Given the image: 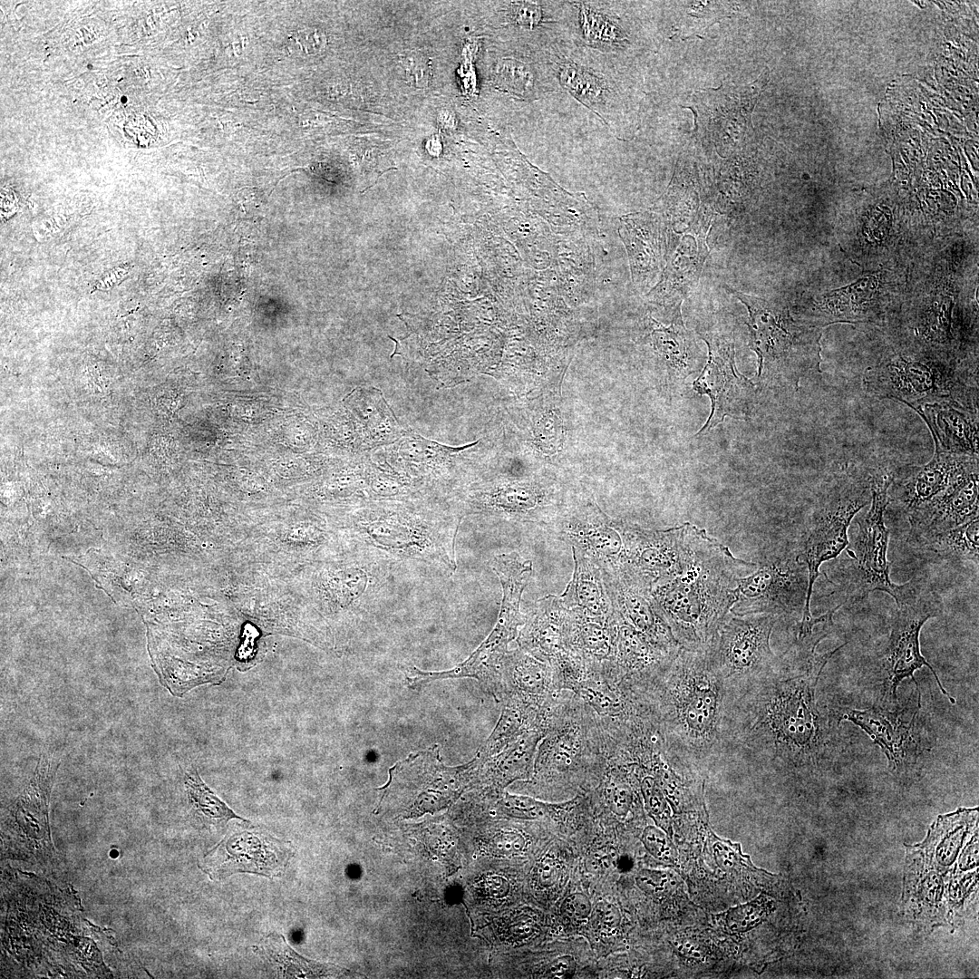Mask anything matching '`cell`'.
Here are the masks:
<instances>
[{
  "label": "cell",
  "mask_w": 979,
  "mask_h": 979,
  "mask_svg": "<svg viewBox=\"0 0 979 979\" xmlns=\"http://www.w3.org/2000/svg\"><path fill=\"white\" fill-rule=\"evenodd\" d=\"M825 628L796 636L770 670L728 699L726 755L790 771H814L829 756L830 722L816 693L820 674L841 649L819 654Z\"/></svg>",
  "instance_id": "6da1fadb"
},
{
  "label": "cell",
  "mask_w": 979,
  "mask_h": 979,
  "mask_svg": "<svg viewBox=\"0 0 979 979\" xmlns=\"http://www.w3.org/2000/svg\"><path fill=\"white\" fill-rule=\"evenodd\" d=\"M462 518L444 499L421 495L363 501L348 534L357 551L389 566L398 577H451Z\"/></svg>",
  "instance_id": "7a4b0ae2"
},
{
  "label": "cell",
  "mask_w": 979,
  "mask_h": 979,
  "mask_svg": "<svg viewBox=\"0 0 979 979\" xmlns=\"http://www.w3.org/2000/svg\"><path fill=\"white\" fill-rule=\"evenodd\" d=\"M683 571L651 591L654 606L680 646L705 652L737 600V579L756 564L734 557L703 528L683 524Z\"/></svg>",
  "instance_id": "3957f363"
},
{
  "label": "cell",
  "mask_w": 979,
  "mask_h": 979,
  "mask_svg": "<svg viewBox=\"0 0 979 979\" xmlns=\"http://www.w3.org/2000/svg\"><path fill=\"white\" fill-rule=\"evenodd\" d=\"M648 699L668 750L691 770L726 755L727 693L705 652L681 647Z\"/></svg>",
  "instance_id": "277c9868"
},
{
  "label": "cell",
  "mask_w": 979,
  "mask_h": 979,
  "mask_svg": "<svg viewBox=\"0 0 979 979\" xmlns=\"http://www.w3.org/2000/svg\"><path fill=\"white\" fill-rule=\"evenodd\" d=\"M604 763L596 713L573 692L562 691L538 744L529 780L547 785L581 783L599 777Z\"/></svg>",
  "instance_id": "5b68a950"
},
{
  "label": "cell",
  "mask_w": 979,
  "mask_h": 979,
  "mask_svg": "<svg viewBox=\"0 0 979 979\" xmlns=\"http://www.w3.org/2000/svg\"><path fill=\"white\" fill-rule=\"evenodd\" d=\"M490 565L503 590L500 611L492 632L469 658L449 671L424 672L412 667L407 676L411 687L435 680L471 677L480 682L495 699L502 701L504 660L509 644L516 638L519 626L526 620L519 611V603L532 573V564L512 552L495 556Z\"/></svg>",
  "instance_id": "8992f818"
},
{
  "label": "cell",
  "mask_w": 979,
  "mask_h": 979,
  "mask_svg": "<svg viewBox=\"0 0 979 979\" xmlns=\"http://www.w3.org/2000/svg\"><path fill=\"white\" fill-rule=\"evenodd\" d=\"M749 312L750 347L758 355V382L771 387L795 388L801 377L819 371V336L796 325L788 314L769 301L725 286Z\"/></svg>",
  "instance_id": "52a82bcc"
},
{
  "label": "cell",
  "mask_w": 979,
  "mask_h": 979,
  "mask_svg": "<svg viewBox=\"0 0 979 979\" xmlns=\"http://www.w3.org/2000/svg\"><path fill=\"white\" fill-rule=\"evenodd\" d=\"M871 505L857 519V528L843 551L836 573V593L843 602H859L871 592L882 591L895 596L897 585L890 579L887 552L889 531L884 516L889 504L888 490L895 474L877 469L868 476Z\"/></svg>",
  "instance_id": "ba28073f"
},
{
  "label": "cell",
  "mask_w": 979,
  "mask_h": 979,
  "mask_svg": "<svg viewBox=\"0 0 979 979\" xmlns=\"http://www.w3.org/2000/svg\"><path fill=\"white\" fill-rule=\"evenodd\" d=\"M978 374L961 364L936 359L927 362L900 354L866 370V392L879 399L897 400L913 407L929 399L949 396L978 409Z\"/></svg>",
  "instance_id": "9c48e42d"
},
{
  "label": "cell",
  "mask_w": 979,
  "mask_h": 979,
  "mask_svg": "<svg viewBox=\"0 0 979 979\" xmlns=\"http://www.w3.org/2000/svg\"><path fill=\"white\" fill-rule=\"evenodd\" d=\"M870 501L868 479L845 473L831 482L817 503L800 541L796 545L798 556L809 573L805 607L798 625H808L814 618L810 612V598L820 566L838 557L845 549L852 519Z\"/></svg>",
  "instance_id": "30bf717a"
},
{
  "label": "cell",
  "mask_w": 979,
  "mask_h": 979,
  "mask_svg": "<svg viewBox=\"0 0 979 979\" xmlns=\"http://www.w3.org/2000/svg\"><path fill=\"white\" fill-rule=\"evenodd\" d=\"M893 598L897 608L892 616L891 630L880 663L885 694L896 699L898 685L903 680L911 677L917 689V705L920 708L921 692L914 673L926 666L932 672L942 693L955 704V700L945 691L935 671L922 655L919 645V635L924 624L942 612L940 596L927 579L915 577L906 583L897 585Z\"/></svg>",
  "instance_id": "8fae6325"
},
{
  "label": "cell",
  "mask_w": 979,
  "mask_h": 979,
  "mask_svg": "<svg viewBox=\"0 0 979 979\" xmlns=\"http://www.w3.org/2000/svg\"><path fill=\"white\" fill-rule=\"evenodd\" d=\"M809 586L807 566L796 546H777L766 551L755 569L737 579L733 616L765 614L798 624L805 607Z\"/></svg>",
  "instance_id": "7c38bea8"
},
{
  "label": "cell",
  "mask_w": 979,
  "mask_h": 979,
  "mask_svg": "<svg viewBox=\"0 0 979 979\" xmlns=\"http://www.w3.org/2000/svg\"><path fill=\"white\" fill-rule=\"evenodd\" d=\"M778 618L757 614L728 617L705 650L708 664L722 682L728 699L766 674L777 655L770 645Z\"/></svg>",
  "instance_id": "4fadbf2b"
},
{
  "label": "cell",
  "mask_w": 979,
  "mask_h": 979,
  "mask_svg": "<svg viewBox=\"0 0 979 979\" xmlns=\"http://www.w3.org/2000/svg\"><path fill=\"white\" fill-rule=\"evenodd\" d=\"M554 487L540 480L495 479L468 483L449 502L463 519L478 516L507 523L545 527L559 514Z\"/></svg>",
  "instance_id": "5bb4252c"
},
{
  "label": "cell",
  "mask_w": 979,
  "mask_h": 979,
  "mask_svg": "<svg viewBox=\"0 0 979 979\" xmlns=\"http://www.w3.org/2000/svg\"><path fill=\"white\" fill-rule=\"evenodd\" d=\"M623 541V562L617 576L627 585L651 594L657 586L683 571V525L667 529H645L613 520Z\"/></svg>",
  "instance_id": "9a60e30c"
},
{
  "label": "cell",
  "mask_w": 979,
  "mask_h": 979,
  "mask_svg": "<svg viewBox=\"0 0 979 979\" xmlns=\"http://www.w3.org/2000/svg\"><path fill=\"white\" fill-rule=\"evenodd\" d=\"M294 851L286 842L258 827L236 826L203 858L199 868L212 880L237 873L273 878L287 867Z\"/></svg>",
  "instance_id": "2e32d148"
},
{
  "label": "cell",
  "mask_w": 979,
  "mask_h": 979,
  "mask_svg": "<svg viewBox=\"0 0 979 979\" xmlns=\"http://www.w3.org/2000/svg\"><path fill=\"white\" fill-rule=\"evenodd\" d=\"M480 769L477 757L460 767L448 768L440 761L439 748L433 746L410 755L390 771L411 780L404 785L402 810L412 816L449 805L479 775Z\"/></svg>",
  "instance_id": "e0dca14e"
},
{
  "label": "cell",
  "mask_w": 979,
  "mask_h": 979,
  "mask_svg": "<svg viewBox=\"0 0 979 979\" xmlns=\"http://www.w3.org/2000/svg\"><path fill=\"white\" fill-rule=\"evenodd\" d=\"M557 540L592 558L600 568L617 574L623 562V541L618 529L593 502L562 509L549 524L543 527Z\"/></svg>",
  "instance_id": "ac0fdd59"
},
{
  "label": "cell",
  "mask_w": 979,
  "mask_h": 979,
  "mask_svg": "<svg viewBox=\"0 0 979 979\" xmlns=\"http://www.w3.org/2000/svg\"><path fill=\"white\" fill-rule=\"evenodd\" d=\"M709 360L701 375L693 382L694 389L712 401L707 422L697 434L709 431L726 416L743 419L751 410L753 385L736 371L732 345L718 338L706 340Z\"/></svg>",
  "instance_id": "d6986e66"
},
{
  "label": "cell",
  "mask_w": 979,
  "mask_h": 979,
  "mask_svg": "<svg viewBox=\"0 0 979 979\" xmlns=\"http://www.w3.org/2000/svg\"><path fill=\"white\" fill-rule=\"evenodd\" d=\"M978 461L963 470L948 487L908 514L907 542L956 528L978 518Z\"/></svg>",
  "instance_id": "ffe728a7"
},
{
  "label": "cell",
  "mask_w": 979,
  "mask_h": 979,
  "mask_svg": "<svg viewBox=\"0 0 979 979\" xmlns=\"http://www.w3.org/2000/svg\"><path fill=\"white\" fill-rule=\"evenodd\" d=\"M912 409L929 428L935 450L978 457V409L949 396L926 400Z\"/></svg>",
  "instance_id": "44dd1931"
},
{
  "label": "cell",
  "mask_w": 979,
  "mask_h": 979,
  "mask_svg": "<svg viewBox=\"0 0 979 979\" xmlns=\"http://www.w3.org/2000/svg\"><path fill=\"white\" fill-rule=\"evenodd\" d=\"M600 569L613 609L654 645L668 653L678 654L681 646L656 611L651 594L627 585L609 571Z\"/></svg>",
  "instance_id": "7402d4cb"
},
{
  "label": "cell",
  "mask_w": 979,
  "mask_h": 979,
  "mask_svg": "<svg viewBox=\"0 0 979 979\" xmlns=\"http://www.w3.org/2000/svg\"><path fill=\"white\" fill-rule=\"evenodd\" d=\"M838 715V723L841 720L852 722L868 734L892 769L916 762L917 744L912 735L915 717L905 722L897 713L875 706L865 710L842 708Z\"/></svg>",
  "instance_id": "603a6c76"
},
{
  "label": "cell",
  "mask_w": 979,
  "mask_h": 979,
  "mask_svg": "<svg viewBox=\"0 0 979 979\" xmlns=\"http://www.w3.org/2000/svg\"><path fill=\"white\" fill-rule=\"evenodd\" d=\"M567 612L560 596L549 595L538 600L518 635L519 647L548 664L568 652Z\"/></svg>",
  "instance_id": "cb8c5ba5"
},
{
  "label": "cell",
  "mask_w": 979,
  "mask_h": 979,
  "mask_svg": "<svg viewBox=\"0 0 979 979\" xmlns=\"http://www.w3.org/2000/svg\"><path fill=\"white\" fill-rule=\"evenodd\" d=\"M974 461H978V457L935 449L929 462L911 469L906 478L893 481L889 501H896L908 513L945 490L963 470Z\"/></svg>",
  "instance_id": "d4e9b609"
},
{
  "label": "cell",
  "mask_w": 979,
  "mask_h": 979,
  "mask_svg": "<svg viewBox=\"0 0 979 979\" xmlns=\"http://www.w3.org/2000/svg\"><path fill=\"white\" fill-rule=\"evenodd\" d=\"M616 635L615 613L612 617L603 619L568 608L567 638L569 649L582 658L590 671L602 674L607 681L614 674Z\"/></svg>",
  "instance_id": "484cf974"
},
{
  "label": "cell",
  "mask_w": 979,
  "mask_h": 979,
  "mask_svg": "<svg viewBox=\"0 0 979 979\" xmlns=\"http://www.w3.org/2000/svg\"><path fill=\"white\" fill-rule=\"evenodd\" d=\"M503 684V699L515 695L538 706L552 703L562 692L551 666L519 647L509 651L505 657Z\"/></svg>",
  "instance_id": "4316f807"
},
{
  "label": "cell",
  "mask_w": 979,
  "mask_h": 979,
  "mask_svg": "<svg viewBox=\"0 0 979 979\" xmlns=\"http://www.w3.org/2000/svg\"><path fill=\"white\" fill-rule=\"evenodd\" d=\"M575 562L571 581L560 596L567 608L594 618L608 619L614 609L605 587L601 569L589 557L572 548Z\"/></svg>",
  "instance_id": "83f0119b"
},
{
  "label": "cell",
  "mask_w": 979,
  "mask_h": 979,
  "mask_svg": "<svg viewBox=\"0 0 979 979\" xmlns=\"http://www.w3.org/2000/svg\"><path fill=\"white\" fill-rule=\"evenodd\" d=\"M356 401L366 450L379 449L398 441L406 428L387 403L383 392L373 386L359 387L350 394Z\"/></svg>",
  "instance_id": "f1b7e54d"
},
{
  "label": "cell",
  "mask_w": 979,
  "mask_h": 979,
  "mask_svg": "<svg viewBox=\"0 0 979 979\" xmlns=\"http://www.w3.org/2000/svg\"><path fill=\"white\" fill-rule=\"evenodd\" d=\"M706 252L703 237L684 236L668 259L662 280L653 291L654 296L681 302L696 286Z\"/></svg>",
  "instance_id": "f546056e"
},
{
  "label": "cell",
  "mask_w": 979,
  "mask_h": 979,
  "mask_svg": "<svg viewBox=\"0 0 979 979\" xmlns=\"http://www.w3.org/2000/svg\"><path fill=\"white\" fill-rule=\"evenodd\" d=\"M978 518L908 544L927 557L932 556V558H937L939 561L953 566L972 562L977 567L979 560Z\"/></svg>",
  "instance_id": "4dcf8cb0"
},
{
  "label": "cell",
  "mask_w": 979,
  "mask_h": 979,
  "mask_svg": "<svg viewBox=\"0 0 979 979\" xmlns=\"http://www.w3.org/2000/svg\"><path fill=\"white\" fill-rule=\"evenodd\" d=\"M544 733L528 732L496 755L482 761L480 774L497 786H505L517 780H529L535 754Z\"/></svg>",
  "instance_id": "1f68e13d"
},
{
  "label": "cell",
  "mask_w": 979,
  "mask_h": 979,
  "mask_svg": "<svg viewBox=\"0 0 979 979\" xmlns=\"http://www.w3.org/2000/svg\"><path fill=\"white\" fill-rule=\"evenodd\" d=\"M260 953L271 963L278 977L315 978L340 974L343 970L330 964L307 959L294 950L284 935L269 934L260 943Z\"/></svg>",
  "instance_id": "d6a6232c"
},
{
  "label": "cell",
  "mask_w": 979,
  "mask_h": 979,
  "mask_svg": "<svg viewBox=\"0 0 979 979\" xmlns=\"http://www.w3.org/2000/svg\"><path fill=\"white\" fill-rule=\"evenodd\" d=\"M622 220L619 232L629 253L634 278L647 275L654 277L661 256L658 231L652 228L653 224L638 218H623Z\"/></svg>",
  "instance_id": "836d02e7"
},
{
  "label": "cell",
  "mask_w": 979,
  "mask_h": 979,
  "mask_svg": "<svg viewBox=\"0 0 979 979\" xmlns=\"http://www.w3.org/2000/svg\"><path fill=\"white\" fill-rule=\"evenodd\" d=\"M185 786L192 806L205 822L223 828L232 819L246 821L203 782L195 769L186 773Z\"/></svg>",
  "instance_id": "e575fe53"
},
{
  "label": "cell",
  "mask_w": 979,
  "mask_h": 979,
  "mask_svg": "<svg viewBox=\"0 0 979 979\" xmlns=\"http://www.w3.org/2000/svg\"><path fill=\"white\" fill-rule=\"evenodd\" d=\"M558 76L561 84L583 104L594 110L604 104L605 82L593 71L565 61L558 65Z\"/></svg>",
  "instance_id": "d590c367"
},
{
  "label": "cell",
  "mask_w": 979,
  "mask_h": 979,
  "mask_svg": "<svg viewBox=\"0 0 979 979\" xmlns=\"http://www.w3.org/2000/svg\"><path fill=\"white\" fill-rule=\"evenodd\" d=\"M655 346L671 368L684 373L689 368L686 330L683 326L680 311L676 313L672 325L668 328L660 326L653 332Z\"/></svg>",
  "instance_id": "8d00e7d4"
},
{
  "label": "cell",
  "mask_w": 979,
  "mask_h": 979,
  "mask_svg": "<svg viewBox=\"0 0 979 979\" xmlns=\"http://www.w3.org/2000/svg\"><path fill=\"white\" fill-rule=\"evenodd\" d=\"M582 35L594 46L606 47L622 39L617 24L606 15L589 5H578Z\"/></svg>",
  "instance_id": "74e56055"
},
{
  "label": "cell",
  "mask_w": 979,
  "mask_h": 979,
  "mask_svg": "<svg viewBox=\"0 0 979 979\" xmlns=\"http://www.w3.org/2000/svg\"><path fill=\"white\" fill-rule=\"evenodd\" d=\"M529 64L515 59L501 60L496 69L499 86L513 93L530 95L534 83Z\"/></svg>",
  "instance_id": "f35d334b"
},
{
  "label": "cell",
  "mask_w": 979,
  "mask_h": 979,
  "mask_svg": "<svg viewBox=\"0 0 979 979\" xmlns=\"http://www.w3.org/2000/svg\"><path fill=\"white\" fill-rule=\"evenodd\" d=\"M499 810L509 817L525 820L551 819L553 804L532 797L505 793L499 800Z\"/></svg>",
  "instance_id": "ab89813d"
},
{
  "label": "cell",
  "mask_w": 979,
  "mask_h": 979,
  "mask_svg": "<svg viewBox=\"0 0 979 979\" xmlns=\"http://www.w3.org/2000/svg\"><path fill=\"white\" fill-rule=\"evenodd\" d=\"M639 789L648 813L656 822L665 825L670 818L669 802L656 780L634 765Z\"/></svg>",
  "instance_id": "60d3db41"
},
{
  "label": "cell",
  "mask_w": 979,
  "mask_h": 979,
  "mask_svg": "<svg viewBox=\"0 0 979 979\" xmlns=\"http://www.w3.org/2000/svg\"><path fill=\"white\" fill-rule=\"evenodd\" d=\"M768 911L769 903L761 896L748 904L730 909L726 915L727 927L733 932H745L760 924Z\"/></svg>",
  "instance_id": "b9f144b4"
},
{
  "label": "cell",
  "mask_w": 979,
  "mask_h": 979,
  "mask_svg": "<svg viewBox=\"0 0 979 979\" xmlns=\"http://www.w3.org/2000/svg\"><path fill=\"white\" fill-rule=\"evenodd\" d=\"M398 64L402 69L408 82L416 88H425L431 77V63L426 55L415 50H406L399 53Z\"/></svg>",
  "instance_id": "7bdbcfd3"
},
{
  "label": "cell",
  "mask_w": 979,
  "mask_h": 979,
  "mask_svg": "<svg viewBox=\"0 0 979 979\" xmlns=\"http://www.w3.org/2000/svg\"><path fill=\"white\" fill-rule=\"evenodd\" d=\"M326 44V35L323 30L307 27L293 32L288 36L287 50L294 55L314 56L321 53Z\"/></svg>",
  "instance_id": "ee69618b"
},
{
  "label": "cell",
  "mask_w": 979,
  "mask_h": 979,
  "mask_svg": "<svg viewBox=\"0 0 979 979\" xmlns=\"http://www.w3.org/2000/svg\"><path fill=\"white\" fill-rule=\"evenodd\" d=\"M508 17L512 24L528 29L544 22L543 10L536 2H512L509 6Z\"/></svg>",
  "instance_id": "f6af8a7d"
},
{
  "label": "cell",
  "mask_w": 979,
  "mask_h": 979,
  "mask_svg": "<svg viewBox=\"0 0 979 979\" xmlns=\"http://www.w3.org/2000/svg\"><path fill=\"white\" fill-rule=\"evenodd\" d=\"M594 926L603 933L615 931L621 921L618 908L605 900L598 901L590 915Z\"/></svg>",
  "instance_id": "bcb514c9"
},
{
  "label": "cell",
  "mask_w": 979,
  "mask_h": 979,
  "mask_svg": "<svg viewBox=\"0 0 979 979\" xmlns=\"http://www.w3.org/2000/svg\"><path fill=\"white\" fill-rule=\"evenodd\" d=\"M645 848L656 858L669 860L670 846L665 834L654 826H647L642 834Z\"/></svg>",
  "instance_id": "7dc6e473"
},
{
  "label": "cell",
  "mask_w": 979,
  "mask_h": 979,
  "mask_svg": "<svg viewBox=\"0 0 979 979\" xmlns=\"http://www.w3.org/2000/svg\"><path fill=\"white\" fill-rule=\"evenodd\" d=\"M592 905L588 897L582 893H574L563 902L561 911L568 919L581 922L590 917Z\"/></svg>",
  "instance_id": "c3c4849f"
},
{
  "label": "cell",
  "mask_w": 979,
  "mask_h": 979,
  "mask_svg": "<svg viewBox=\"0 0 979 979\" xmlns=\"http://www.w3.org/2000/svg\"><path fill=\"white\" fill-rule=\"evenodd\" d=\"M491 845L493 851L501 856H514L524 850L526 840L523 835L517 831H506L497 834Z\"/></svg>",
  "instance_id": "681fc988"
},
{
  "label": "cell",
  "mask_w": 979,
  "mask_h": 979,
  "mask_svg": "<svg viewBox=\"0 0 979 979\" xmlns=\"http://www.w3.org/2000/svg\"><path fill=\"white\" fill-rule=\"evenodd\" d=\"M667 873L658 870L643 869L636 876L637 886L648 894H661L668 885Z\"/></svg>",
  "instance_id": "f907efd6"
},
{
  "label": "cell",
  "mask_w": 979,
  "mask_h": 979,
  "mask_svg": "<svg viewBox=\"0 0 979 979\" xmlns=\"http://www.w3.org/2000/svg\"><path fill=\"white\" fill-rule=\"evenodd\" d=\"M561 873L562 866L559 861L548 857L542 859L538 865L536 879L540 887L548 888L559 880Z\"/></svg>",
  "instance_id": "816d5d0a"
},
{
  "label": "cell",
  "mask_w": 979,
  "mask_h": 979,
  "mask_svg": "<svg viewBox=\"0 0 979 979\" xmlns=\"http://www.w3.org/2000/svg\"><path fill=\"white\" fill-rule=\"evenodd\" d=\"M576 970V963L573 957L563 955L554 959L547 967L545 977L548 978H570Z\"/></svg>",
  "instance_id": "f5cc1de1"
},
{
  "label": "cell",
  "mask_w": 979,
  "mask_h": 979,
  "mask_svg": "<svg viewBox=\"0 0 979 979\" xmlns=\"http://www.w3.org/2000/svg\"><path fill=\"white\" fill-rule=\"evenodd\" d=\"M485 888L490 896L501 897L509 892V883L502 877L492 876L485 880Z\"/></svg>",
  "instance_id": "db71d44e"
},
{
  "label": "cell",
  "mask_w": 979,
  "mask_h": 979,
  "mask_svg": "<svg viewBox=\"0 0 979 979\" xmlns=\"http://www.w3.org/2000/svg\"><path fill=\"white\" fill-rule=\"evenodd\" d=\"M537 925L531 919H521L514 924L512 927V934L517 939H527L531 937L537 931Z\"/></svg>",
  "instance_id": "11a10c76"
}]
</instances>
